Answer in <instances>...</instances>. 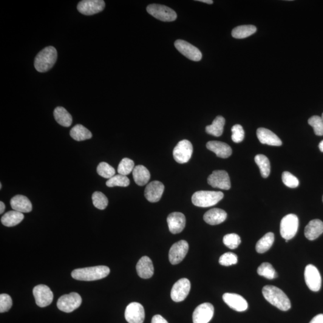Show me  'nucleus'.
<instances>
[{"label":"nucleus","instance_id":"f257e3e1","mask_svg":"<svg viewBox=\"0 0 323 323\" xmlns=\"http://www.w3.org/2000/svg\"><path fill=\"white\" fill-rule=\"evenodd\" d=\"M262 293L268 302L279 310L283 311L290 310V300L281 289L276 286L266 285L263 288Z\"/></svg>","mask_w":323,"mask_h":323},{"label":"nucleus","instance_id":"f03ea898","mask_svg":"<svg viewBox=\"0 0 323 323\" xmlns=\"http://www.w3.org/2000/svg\"><path fill=\"white\" fill-rule=\"evenodd\" d=\"M110 269L106 266L75 269L72 273L74 279L79 281L92 282L104 279L110 274Z\"/></svg>","mask_w":323,"mask_h":323},{"label":"nucleus","instance_id":"7ed1b4c3","mask_svg":"<svg viewBox=\"0 0 323 323\" xmlns=\"http://www.w3.org/2000/svg\"><path fill=\"white\" fill-rule=\"evenodd\" d=\"M57 56V51L55 47H45L36 56L35 61V69L40 73L48 72L55 65Z\"/></svg>","mask_w":323,"mask_h":323},{"label":"nucleus","instance_id":"20e7f679","mask_svg":"<svg viewBox=\"0 0 323 323\" xmlns=\"http://www.w3.org/2000/svg\"><path fill=\"white\" fill-rule=\"evenodd\" d=\"M223 197L222 192L202 191L195 192L192 197V201L195 206L206 208L216 205Z\"/></svg>","mask_w":323,"mask_h":323},{"label":"nucleus","instance_id":"39448f33","mask_svg":"<svg viewBox=\"0 0 323 323\" xmlns=\"http://www.w3.org/2000/svg\"><path fill=\"white\" fill-rule=\"evenodd\" d=\"M299 228V219L297 215L290 214L283 217L280 224V234L285 240L292 239Z\"/></svg>","mask_w":323,"mask_h":323},{"label":"nucleus","instance_id":"423d86ee","mask_svg":"<svg viewBox=\"0 0 323 323\" xmlns=\"http://www.w3.org/2000/svg\"><path fill=\"white\" fill-rule=\"evenodd\" d=\"M147 11L150 15L163 22L174 21L177 17L174 10L163 5L150 4L147 7Z\"/></svg>","mask_w":323,"mask_h":323},{"label":"nucleus","instance_id":"0eeeda50","mask_svg":"<svg viewBox=\"0 0 323 323\" xmlns=\"http://www.w3.org/2000/svg\"><path fill=\"white\" fill-rule=\"evenodd\" d=\"M81 302V296L78 293L73 292L62 296L58 300L57 307L59 310L70 313L79 308Z\"/></svg>","mask_w":323,"mask_h":323},{"label":"nucleus","instance_id":"6e6552de","mask_svg":"<svg viewBox=\"0 0 323 323\" xmlns=\"http://www.w3.org/2000/svg\"><path fill=\"white\" fill-rule=\"evenodd\" d=\"M193 154V146L189 141H180L173 150V157L175 161L179 163H185L191 160Z\"/></svg>","mask_w":323,"mask_h":323},{"label":"nucleus","instance_id":"1a4fd4ad","mask_svg":"<svg viewBox=\"0 0 323 323\" xmlns=\"http://www.w3.org/2000/svg\"><path fill=\"white\" fill-rule=\"evenodd\" d=\"M33 295L35 296L36 304L39 307H47L52 302L53 294L50 288L46 285H38L33 289Z\"/></svg>","mask_w":323,"mask_h":323},{"label":"nucleus","instance_id":"9d476101","mask_svg":"<svg viewBox=\"0 0 323 323\" xmlns=\"http://www.w3.org/2000/svg\"><path fill=\"white\" fill-rule=\"evenodd\" d=\"M175 48L184 56L190 60L200 61L202 59V55L197 47L183 40H177L174 42Z\"/></svg>","mask_w":323,"mask_h":323},{"label":"nucleus","instance_id":"9b49d317","mask_svg":"<svg viewBox=\"0 0 323 323\" xmlns=\"http://www.w3.org/2000/svg\"><path fill=\"white\" fill-rule=\"evenodd\" d=\"M189 243L185 240H181L173 245L169 251V260L172 265H177L185 259L189 251Z\"/></svg>","mask_w":323,"mask_h":323},{"label":"nucleus","instance_id":"f8f14e48","mask_svg":"<svg viewBox=\"0 0 323 323\" xmlns=\"http://www.w3.org/2000/svg\"><path fill=\"white\" fill-rule=\"evenodd\" d=\"M208 183L214 188L223 190L231 189L230 178L228 172L223 170L214 171L208 178Z\"/></svg>","mask_w":323,"mask_h":323},{"label":"nucleus","instance_id":"ddd939ff","mask_svg":"<svg viewBox=\"0 0 323 323\" xmlns=\"http://www.w3.org/2000/svg\"><path fill=\"white\" fill-rule=\"evenodd\" d=\"M191 288V282L188 279H181L178 280L171 289V299L175 302L183 301L188 296Z\"/></svg>","mask_w":323,"mask_h":323},{"label":"nucleus","instance_id":"4468645a","mask_svg":"<svg viewBox=\"0 0 323 323\" xmlns=\"http://www.w3.org/2000/svg\"><path fill=\"white\" fill-rule=\"evenodd\" d=\"M214 308L210 303L198 306L193 313V323H208L214 316Z\"/></svg>","mask_w":323,"mask_h":323},{"label":"nucleus","instance_id":"2eb2a0df","mask_svg":"<svg viewBox=\"0 0 323 323\" xmlns=\"http://www.w3.org/2000/svg\"><path fill=\"white\" fill-rule=\"evenodd\" d=\"M305 280L309 288L313 291H318L321 288L322 277L315 266L308 265L305 269Z\"/></svg>","mask_w":323,"mask_h":323},{"label":"nucleus","instance_id":"dca6fc26","mask_svg":"<svg viewBox=\"0 0 323 323\" xmlns=\"http://www.w3.org/2000/svg\"><path fill=\"white\" fill-rule=\"evenodd\" d=\"M124 317L129 323H143L145 311L143 305L138 302H132L127 306Z\"/></svg>","mask_w":323,"mask_h":323},{"label":"nucleus","instance_id":"f3484780","mask_svg":"<svg viewBox=\"0 0 323 323\" xmlns=\"http://www.w3.org/2000/svg\"><path fill=\"white\" fill-rule=\"evenodd\" d=\"M105 2L103 0H83L79 2L78 10L84 15H93L104 9Z\"/></svg>","mask_w":323,"mask_h":323},{"label":"nucleus","instance_id":"a211bd4d","mask_svg":"<svg viewBox=\"0 0 323 323\" xmlns=\"http://www.w3.org/2000/svg\"><path fill=\"white\" fill-rule=\"evenodd\" d=\"M223 299L232 310L239 312H243L247 310L248 307L247 302L240 294L226 293L223 294Z\"/></svg>","mask_w":323,"mask_h":323},{"label":"nucleus","instance_id":"6ab92c4d","mask_svg":"<svg viewBox=\"0 0 323 323\" xmlns=\"http://www.w3.org/2000/svg\"><path fill=\"white\" fill-rule=\"evenodd\" d=\"M167 223L169 230L172 234H179L185 228L186 217L181 212H172L167 218Z\"/></svg>","mask_w":323,"mask_h":323},{"label":"nucleus","instance_id":"aec40b11","mask_svg":"<svg viewBox=\"0 0 323 323\" xmlns=\"http://www.w3.org/2000/svg\"><path fill=\"white\" fill-rule=\"evenodd\" d=\"M164 189L165 187L162 183L159 181H154L147 186L144 195L149 202H157L162 196Z\"/></svg>","mask_w":323,"mask_h":323},{"label":"nucleus","instance_id":"412c9836","mask_svg":"<svg viewBox=\"0 0 323 323\" xmlns=\"http://www.w3.org/2000/svg\"><path fill=\"white\" fill-rule=\"evenodd\" d=\"M257 136L260 142L269 146H281L282 141L274 132L264 127H260L257 130Z\"/></svg>","mask_w":323,"mask_h":323},{"label":"nucleus","instance_id":"4be33fe9","mask_svg":"<svg viewBox=\"0 0 323 323\" xmlns=\"http://www.w3.org/2000/svg\"><path fill=\"white\" fill-rule=\"evenodd\" d=\"M138 276L143 279H149L154 276V267L149 257H141L136 266Z\"/></svg>","mask_w":323,"mask_h":323},{"label":"nucleus","instance_id":"5701e85b","mask_svg":"<svg viewBox=\"0 0 323 323\" xmlns=\"http://www.w3.org/2000/svg\"><path fill=\"white\" fill-rule=\"evenodd\" d=\"M206 148L221 158H228L231 157L232 154L231 147L228 144L221 141H209L206 143Z\"/></svg>","mask_w":323,"mask_h":323},{"label":"nucleus","instance_id":"b1692460","mask_svg":"<svg viewBox=\"0 0 323 323\" xmlns=\"http://www.w3.org/2000/svg\"><path fill=\"white\" fill-rule=\"evenodd\" d=\"M10 205L14 210L27 213L32 211L33 206L31 201L24 195H17L10 201Z\"/></svg>","mask_w":323,"mask_h":323},{"label":"nucleus","instance_id":"393cba45","mask_svg":"<svg viewBox=\"0 0 323 323\" xmlns=\"http://www.w3.org/2000/svg\"><path fill=\"white\" fill-rule=\"evenodd\" d=\"M227 218L226 212L220 208L209 209L203 215V220L210 225H217L225 222Z\"/></svg>","mask_w":323,"mask_h":323},{"label":"nucleus","instance_id":"a878e982","mask_svg":"<svg viewBox=\"0 0 323 323\" xmlns=\"http://www.w3.org/2000/svg\"><path fill=\"white\" fill-rule=\"evenodd\" d=\"M323 233V222L319 219L310 221L305 229V236L310 241L315 240Z\"/></svg>","mask_w":323,"mask_h":323},{"label":"nucleus","instance_id":"bb28decb","mask_svg":"<svg viewBox=\"0 0 323 323\" xmlns=\"http://www.w3.org/2000/svg\"><path fill=\"white\" fill-rule=\"evenodd\" d=\"M24 219V215L15 210L10 211L2 215L1 222L7 227H13L19 225Z\"/></svg>","mask_w":323,"mask_h":323},{"label":"nucleus","instance_id":"cd10ccee","mask_svg":"<svg viewBox=\"0 0 323 323\" xmlns=\"http://www.w3.org/2000/svg\"><path fill=\"white\" fill-rule=\"evenodd\" d=\"M133 178L137 185L143 186L149 182L150 173L149 170L143 165L135 166L132 171Z\"/></svg>","mask_w":323,"mask_h":323},{"label":"nucleus","instance_id":"c85d7f7f","mask_svg":"<svg viewBox=\"0 0 323 323\" xmlns=\"http://www.w3.org/2000/svg\"><path fill=\"white\" fill-rule=\"evenodd\" d=\"M54 118L57 122L64 127H70L73 122L72 115L68 112L65 108L62 107H56L53 112Z\"/></svg>","mask_w":323,"mask_h":323},{"label":"nucleus","instance_id":"c756f323","mask_svg":"<svg viewBox=\"0 0 323 323\" xmlns=\"http://www.w3.org/2000/svg\"><path fill=\"white\" fill-rule=\"evenodd\" d=\"M70 136L77 141L89 140L92 137L91 132L80 124H76L71 129Z\"/></svg>","mask_w":323,"mask_h":323},{"label":"nucleus","instance_id":"7c9ffc66","mask_svg":"<svg viewBox=\"0 0 323 323\" xmlns=\"http://www.w3.org/2000/svg\"><path fill=\"white\" fill-rule=\"evenodd\" d=\"M225 124V118L221 116H217L210 125L206 127V132L215 137H220L223 134Z\"/></svg>","mask_w":323,"mask_h":323},{"label":"nucleus","instance_id":"2f4dec72","mask_svg":"<svg viewBox=\"0 0 323 323\" xmlns=\"http://www.w3.org/2000/svg\"><path fill=\"white\" fill-rule=\"evenodd\" d=\"M257 28L254 25H241L235 28L232 31V36L237 39L248 38L256 32Z\"/></svg>","mask_w":323,"mask_h":323},{"label":"nucleus","instance_id":"473e14b6","mask_svg":"<svg viewBox=\"0 0 323 323\" xmlns=\"http://www.w3.org/2000/svg\"><path fill=\"white\" fill-rule=\"evenodd\" d=\"M274 242V234L269 232L263 236L256 243V250L257 253H264L273 246Z\"/></svg>","mask_w":323,"mask_h":323},{"label":"nucleus","instance_id":"72a5a7b5","mask_svg":"<svg viewBox=\"0 0 323 323\" xmlns=\"http://www.w3.org/2000/svg\"><path fill=\"white\" fill-rule=\"evenodd\" d=\"M254 161L259 166L262 177H268L271 172V164L269 159L265 155H257L255 157Z\"/></svg>","mask_w":323,"mask_h":323},{"label":"nucleus","instance_id":"f704fd0d","mask_svg":"<svg viewBox=\"0 0 323 323\" xmlns=\"http://www.w3.org/2000/svg\"><path fill=\"white\" fill-rule=\"evenodd\" d=\"M257 274L260 276L265 277L269 280L276 279L277 277L276 271L273 265L268 262L263 263L259 266L257 269Z\"/></svg>","mask_w":323,"mask_h":323},{"label":"nucleus","instance_id":"c9c22d12","mask_svg":"<svg viewBox=\"0 0 323 323\" xmlns=\"http://www.w3.org/2000/svg\"><path fill=\"white\" fill-rule=\"evenodd\" d=\"M130 181L126 175L121 174L115 175L106 182V185L109 188L113 187H127L129 185Z\"/></svg>","mask_w":323,"mask_h":323},{"label":"nucleus","instance_id":"e433bc0d","mask_svg":"<svg viewBox=\"0 0 323 323\" xmlns=\"http://www.w3.org/2000/svg\"><path fill=\"white\" fill-rule=\"evenodd\" d=\"M92 200L93 205L96 208L101 209V210L106 209L108 204H109L108 198L106 195L101 192H95L93 193Z\"/></svg>","mask_w":323,"mask_h":323},{"label":"nucleus","instance_id":"4c0bfd02","mask_svg":"<svg viewBox=\"0 0 323 323\" xmlns=\"http://www.w3.org/2000/svg\"><path fill=\"white\" fill-rule=\"evenodd\" d=\"M135 168L134 162L129 158H123L121 161L120 165L118 166V172L119 174L123 175H127L131 173Z\"/></svg>","mask_w":323,"mask_h":323},{"label":"nucleus","instance_id":"58836bf2","mask_svg":"<svg viewBox=\"0 0 323 323\" xmlns=\"http://www.w3.org/2000/svg\"><path fill=\"white\" fill-rule=\"evenodd\" d=\"M96 170H97L98 174L100 176L108 178V179L115 176L116 174L115 168H113L109 163L104 162L99 164Z\"/></svg>","mask_w":323,"mask_h":323},{"label":"nucleus","instance_id":"ea45409f","mask_svg":"<svg viewBox=\"0 0 323 323\" xmlns=\"http://www.w3.org/2000/svg\"><path fill=\"white\" fill-rule=\"evenodd\" d=\"M223 242L227 247L230 249H235L239 246L242 242L241 238L236 234L226 235L223 238Z\"/></svg>","mask_w":323,"mask_h":323},{"label":"nucleus","instance_id":"a19ab883","mask_svg":"<svg viewBox=\"0 0 323 323\" xmlns=\"http://www.w3.org/2000/svg\"><path fill=\"white\" fill-rule=\"evenodd\" d=\"M308 123L313 127L314 133L317 136L323 135V120L319 116H312L309 119Z\"/></svg>","mask_w":323,"mask_h":323},{"label":"nucleus","instance_id":"79ce46f5","mask_svg":"<svg viewBox=\"0 0 323 323\" xmlns=\"http://www.w3.org/2000/svg\"><path fill=\"white\" fill-rule=\"evenodd\" d=\"M283 183L290 188H296L299 185V181L297 178L290 172L285 171L282 174Z\"/></svg>","mask_w":323,"mask_h":323},{"label":"nucleus","instance_id":"37998d69","mask_svg":"<svg viewBox=\"0 0 323 323\" xmlns=\"http://www.w3.org/2000/svg\"><path fill=\"white\" fill-rule=\"evenodd\" d=\"M238 262V256L236 254L231 252H228L223 254L220 257L219 263L221 265L229 266L237 264Z\"/></svg>","mask_w":323,"mask_h":323},{"label":"nucleus","instance_id":"c03bdc74","mask_svg":"<svg viewBox=\"0 0 323 323\" xmlns=\"http://www.w3.org/2000/svg\"><path fill=\"white\" fill-rule=\"evenodd\" d=\"M232 140L234 142L239 143L242 142L244 139V131L240 124H235L232 127Z\"/></svg>","mask_w":323,"mask_h":323},{"label":"nucleus","instance_id":"a18cd8bd","mask_svg":"<svg viewBox=\"0 0 323 323\" xmlns=\"http://www.w3.org/2000/svg\"><path fill=\"white\" fill-rule=\"evenodd\" d=\"M12 299L7 294L0 295V313H3L10 310L12 307Z\"/></svg>","mask_w":323,"mask_h":323},{"label":"nucleus","instance_id":"49530a36","mask_svg":"<svg viewBox=\"0 0 323 323\" xmlns=\"http://www.w3.org/2000/svg\"><path fill=\"white\" fill-rule=\"evenodd\" d=\"M151 323H168L162 316L156 315L153 317Z\"/></svg>","mask_w":323,"mask_h":323},{"label":"nucleus","instance_id":"de8ad7c7","mask_svg":"<svg viewBox=\"0 0 323 323\" xmlns=\"http://www.w3.org/2000/svg\"><path fill=\"white\" fill-rule=\"evenodd\" d=\"M310 323H323V314H319L314 317Z\"/></svg>","mask_w":323,"mask_h":323},{"label":"nucleus","instance_id":"09e8293b","mask_svg":"<svg viewBox=\"0 0 323 323\" xmlns=\"http://www.w3.org/2000/svg\"><path fill=\"white\" fill-rule=\"evenodd\" d=\"M5 208V204L2 201L0 202V214L3 213Z\"/></svg>","mask_w":323,"mask_h":323},{"label":"nucleus","instance_id":"8fccbe9b","mask_svg":"<svg viewBox=\"0 0 323 323\" xmlns=\"http://www.w3.org/2000/svg\"><path fill=\"white\" fill-rule=\"evenodd\" d=\"M198 1L205 2V3L209 4H212L213 3V1H212V0H198Z\"/></svg>","mask_w":323,"mask_h":323},{"label":"nucleus","instance_id":"3c124183","mask_svg":"<svg viewBox=\"0 0 323 323\" xmlns=\"http://www.w3.org/2000/svg\"><path fill=\"white\" fill-rule=\"evenodd\" d=\"M319 149L320 151L323 152V140L321 142H320L319 144Z\"/></svg>","mask_w":323,"mask_h":323},{"label":"nucleus","instance_id":"603ef678","mask_svg":"<svg viewBox=\"0 0 323 323\" xmlns=\"http://www.w3.org/2000/svg\"><path fill=\"white\" fill-rule=\"evenodd\" d=\"M2 188V184L0 183V189H1Z\"/></svg>","mask_w":323,"mask_h":323},{"label":"nucleus","instance_id":"864d4df0","mask_svg":"<svg viewBox=\"0 0 323 323\" xmlns=\"http://www.w3.org/2000/svg\"><path fill=\"white\" fill-rule=\"evenodd\" d=\"M322 120H323V113L322 116Z\"/></svg>","mask_w":323,"mask_h":323},{"label":"nucleus","instance_id":"5fc2aeb1","mask_svg":"<svg viewBox=\"0 0 323 323\" xmlns=\"http://www.w3.org/2000/svg\"></svg>","mask_w":323,"mask_h":323}]
</instances>
